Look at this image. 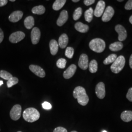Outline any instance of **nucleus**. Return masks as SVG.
<instances>
[{
	"label": "nucleus",
	"mask_w": 132,
	"mask_h": 132,
	"mask_svg": "<svg viewBox=\"0 0 132 132\" xmlns=\"http://www.w3.org/2000/svg\"><path fill=\"white\" fill-rule=\"evenodd\" d=\"M73 96L75 98L77 99L78 103L83 106L87 105L89 102V98L87 94L85 89L81 87H76L73 92Z\"/></svg>",
	"instance_id": "1"
},
{
	"label": "nucleus",
	"mask_w": 132,
	"mask_h": 132,
	"mask_svg": "<svg viewBox=\"0 0 132 132\" xmlns=\"http://www.w3.org/2000/svg\"><path fill=\"white\" fill-rule=\"evenodd\" d=\"M23 117L26 121L34 122L39 119L40 114L37 109L34 108H28L24 111Z\"/></svg>",
	"instance_id": "2"
},
{
	"label": "nucleus",
	"mask_w": 132,
	"mask_h": 132,
	"mask_svg": "<svg viewBox=\"0 0 132 132\" xmlns=\"http://www.w3.org/2000/svg\"><path fill=\"white\" fill-rule=\"evenodd\" d=\"M89 47L94 52L101 53L104 51L106 47V43L102 39L95 38L90 41Z\"/></svg>",
	"instance_id": "3"
},
{
	"label": "nucleus",
	"mask_w": 132,
	"mask_h": 132,
	"mask_svg": "<svg viewBox=\"0 0 132 132\" xmlns=\"http://www.w3.org/2000/svg\"><path fill=\"white\" fill-rule=\"evenodd\" d=\"M125 64V59L122 55L118 57L111 66V70L114 73H118L122 71Z\"/></svg>",
	"instance_id": "4"
},
{
	"label": "nucleus",
	"mask_w": 132,
	"mask_h": 132,
	"mask_svg": "<svg viewBox=\"0 0 132 132\" xmlns=\"http://www.w3.org/2000/svg\"><path fill=\"white\" fill-rule=\"evenodd\" d=\"M22 113V107L20 105L16 104L12 108L10 112V117L13 120H19Z\"/></svg>",
	"instance_id": "5"
},
{
	"label": "nucleus",
	"mask_w": 132,
	"mask_h": 132,
	"mask_svg": "<svg viewBox=\"0 0 132 132\" xmlns=\"http://www.w3.org/2000/svg\"><path fill=\"white\" fill-rule=\"evenodd\" d=\"M25 37V34L22 31H16L12 33L10 35L9 40L12 43H17L24 39Z\"/></svg>",
	"instance_id": "6"
},
{
	"label": "nucleus",
	"mask_w": 132,
	"mask_h": 132,
	"mask_svg": "<svg viewBox=\"0 0 132 132\" xmlns=\"http://www.w3.org/2000/svg\"><path fill=\"white\" fill-rule=\"evenodd\" d=\"M115 30L118 33V39L119 41H124L127 37V33L126 29L122 25L118 24L115 27Z\"/></svg>",
	"instance_id": "7"
},
{
	"label": "nucleus",
	"mask_w": 132,
	"mask_h": 132,
	"mask_svg": "<svg viewBox=\"0 0 132 132\" xmlns=\"http://www.w3.org/2000/svg\"><path fill=\"white\" fill-rule=\"evenodd\" d=\"M105 8V2L100 0L97 3L96 7L94 11V14L96 17H101L104 13V10Z\"/></svg>",
	"instance_id": "8"
},
{
	"label": "nucleus",
	"mask_w": 132,
	"mask_h": 132,
	"mask_svg": "<svg viewBox=\"0 0 132 132\" xmlns=\"http://www.w3.org/2000/svg\"><path fill=\"white\" fill-rule=\"evenodd\" d=\"M114 14V10L113 8L108 6L105 10L102 17V20L104 22H107L110 21Z\"/></svg>",
	"instance_id": "9"
},
{
	"label": "nucleus",
	"mask_w": 132,
	"mask_h": 132,
	"mask_svg": "<svg viewBox=\"0 0 132 132\" xmlns=\"http://www.w3.org/2000/svg\"><path fill=\"white\" fill-rule=\"evenodd\" d=\"M95 94L99 99H103L106 94L105 87L104 83L101 82L98 83L95 87Z\"/></svg>",
	"instance_id": "10"
},
{
	"label": "nucleus",
	"mask_w": 132,
	"mask_h": 132,
	"mask_svg": "<svg viewBox=\"0 0 132 132\" xmlns=\"http://www.w3.org/2000/svg\"><path fill=\"white\" fill-rule=\"evenodd\" d=\"M29 70L31 71L33 73H34L36 76H37L41 78H44L46 76L45 71L43 70L41 67L35 65H31L29 67Z\"/></svg>",
	"instance_id": "11"
},
{
	"label": "nucleus",
	"mask_w": 132,
	"mask_h": 132,
	"mask_svg": "<svg viewBox=\"0 0 132 132\" xmlns=\"http://www.w3.org/2000/svg\"><path fill=\"white\" fill-rule=\"evenodd\" d=\"M78 66L80 69L86 70L89 67V58L86 54H82L80 55L78 61Z\"/></svg>",
	"instance_id": "12"
},
{
	"label": "nucleus",
	"mask_w": 132,
	"mask_h": 132,
	"mask_svg": "<svg viewBox=\"0 0 132 132\" xmlns=\"http://www.w3.org/2000/svg\"><path fill=\"white\" fill-rule=\"evenodd\" d=\"M41 37V32L39 28L35 27L32 29L31 32V39L33 45L37 44Z\"/></svg>",
	"instance_id": "13"
},
{
	"label": "nucleus",
	"mask_w": 132,
	"mask_h": 132,
	"mask_svg": "<svg viewBox=\"0 0 132 132\" xmlns=\"http://www.w3.org/2000/svg\"><path fill=\"white\" fill-rule=\"evenodd\" d=\"M76 69H77V67L75 64H72L71 66H69L66 71L64 72V73H63L64 78L67 79H69L71 78L73 76H74L76 71Z\"/></svg>",
	"instance_id": "14"
},
{
	"label": "nucleus",
	"mask_w": 132,
	"mask_h": 132,
	"mask_svg": "<svg viewBox=\"0 0 132 132\" xmlns=\"http://www.w3.org/2000/svg\"><path fill=\"white\" fill-rule=\"evenodd\" d=\"M23 16V12L20 10H17L13 12L10 14L9 17L10 22L12 23H16L18 22L22 18Z\"/></svg>",
	"instance_id": "15"
},
{
	"label": "nucleus",
	"mask_w": 132,
	"mask_h": 132,
	"mask_svg": "<svg viewBox=\"0 0 132 132\" xmlns=\"http://www.w3.org/2000/svg\"><path fill=\"white\" fill-rule=\"evenodd\" d=\"M68 19V13L66 10L62 11L59 15V18L57 19L56 24L59 27H61L64 24H65Z\"/></svg>",
	"instance_id": "16"
},
{
	"label": "nucleus",
	"mask_w": 132,
	"mask_h": 132,
	"mask_svg": "<svg viewBox=\"0 0 132 132\" xmlns=\"http://www.w3.org/2000/svg\"><path fill=\"white\" fill-rule=\"evenodd\" d=\"M69 42V38L68 35L63 33L60 36L58 40V45L61 48H65Z\"/></svg>",
	"instance_id": "17"
},
{
	"label": "nucleus",
	"mask_w": 132,
	"mask_h": 132,
	"mask_svg": "<svg viewBox=\"0 0 132 132\" xmlns=\"http://www.w3.org/2000/svg\"><path fill=\"white\" fill-rule=\"evenodd\" d=\"M75 27L77 31L81 33H86L89 29V27L87 24H85L81 22L76 23L75 24Z\"/></svg>",
	"instance_id": "18"
},
{
	"label": "nucleus",
	"mask_w": 132,
	"mask_h": 132,
	"mask_svg": "<svg viewBox=\"0 0 132 132\" xmlns=\"http://www.w3.org/2000/svg\"><path fill=\"white\" fill-rule=\"evenodd\" d=\"M58 43L55 40H52L50 42V52L52 55H55L57 54L58 51Z\"/></svg>",
	"instance_id": "19"
},
{
	"label": "nucleus",
	"mask_w": 132,
	"mask_h": 132,
	"mask_svg": "<svg viewBox=\"0 0 132 132\" xmlns=\"http://www.w3.org/2000/svg\"><path fill=\"white\" fill-rule=\"evenodd\" d=\"M120 118L123 121L128 122L132 120V111H125L121 114Z\"/></svg>",
	"instance_id": "20"
},
{
	"label": "nucleus",
	"mask_w": 132,
	"mask_h": 132,
	"mask_svg": "<svg viewBox=\"0 0 132 132\" xmlns=\"http://www.w3.org/2000/svg\"><path fill=\"white\" fill-rule=\"evenodd\" d=\"M24 25L26 28L30 29L34 25V19L32 16H29L26 18L24 20Z\"/></svg>",
	"instance_id": "21"
},
{
	"label": "nucleus",
	"mask_w": 132,
	"mask_h": 132,
	"mask_svg": "<svg viewBox=\"0 0 132 132\" xmlns=\"http://www.w3.org/2000/svg\"><path fill=\"white\" fill-rule=\"evenodd\" d=\"M123 44L121 42H116L111 44L109 46V49L113 52H118L122 50Z\"/></svg>",
	"instance_id": "22"
},
{
	"label": "nucleus",
	"mask_w": 132,
	"mask_h": 132,
	"mask_svg": "<svg viewBox=\"0 0 132 132\" xmlns=\"http://www.w3.org/2000/svg\"><path fill=\"white\" fill-rule=\"evenodd\" d=\"M66 0H56L52 5L53 10L58 11L61 10L66 3Z\"/></svg>",
	"instance_id": "23"
},
{
	"label": "nucleus",
	"mask_w": 132,
	"mask_h": 132,
	"mask_svg": "<svg viewBox=\"0 0 132 132\" xmlns=\"http://www.w3.org/2000/svg\"><path fill=\"white\" fill-rule=\"evenodd\" d=\"M93 15H94V10L92 7H90L88 10H87L85 12V20L88 22L90 23L93 19Z\"/></svg>",
	"instance_id": "24"
},
{
	"label": "nucleus",
	"mask_w": 132,
	"mask_h": 132,
	"mask_svg": "<svg viewBox=\"0 0 132 132\" xmlns=\"http://www.w3.org/2000/svg\"><path fill=\"white\" fill-rule=\"evenodd\" d=\"M33 14L42 15L45 12L46 9L43 5H38L34 7L31 10Z\"/></svg>",
	"instance_id": "25"
},
{
	"label": "nucleus",
	"mask_w": 132,
	"mask_h": 132,
	"mask_svg": "<svg viewBox=\"0 0 132 132\" xmlns=\"http://www.w3.org/2000/svg\"><path fill=\"white\" fill-rule=\"evenodd\" d=\"M89 71L91 73H95L98 70V64L95 60H92L89 64Z\"/></svg>",
	"instance_id": "26"
},
{
	"label": "nucleus",
	"mask_w": 132,
	"mask_h": 132,
	"mask_svg": "<svg viewBox=\"0 0 132 132\" xmlns=\"http://www.w3.org/2000/svg\"><path fill=\"white\" fill-rule=\"evenodd\" d=\"M117 55L116 54H112L109 55L103 61V63L105 65H109L111 63H113L114 61L117 58Z\"/></svg>",
	"instance_id": "27"
},
{
	"label": "nucleus",
	"mask_w": 132,
	"mask_h": 132,
	"mask_svg": "<svg viewBox=\"0 0 132 132\" xmlns=\"http://www.w3.org/2000/svg\"><path fill=\"white\" fill-rule=\"evenodd\" d=\"M0 77L5 80H9L11 79L13 76L10 72L6 71L1 70L0 71Z\"/></svg>",
	"instance_id": "28"
},
{
	"label": "nucleus",
	"mask_w": 132,
	"mask_h": 132,
	"mask_svg": "<svg viewBox=\"0 0 132 132\" xmlns=\"http://www.w3.org/2000/svg\"><path fill=\"white\" fill-rule=\"evenodd\" d=\"M82 14V9H81V7H79L75 10L73 14V19L75 21L78 20L80 18Z\"/></svg>",
	"instance_id": "29"
},
{
	"label": "nucleus",
	"mask_w": 132,
	"mask_h": 132,
	"mask_svg": "<svg viewBox=\"0 0 132 132\" xmlns=\"http://www.w3.org/2000/svg\"><path fill=\"white\" fill-rule=\"evenodd\" d=\"M19 82V79L16 77H12L7 81V86L8 88H11L13 86L17 84Z\"/></svg>",
	"instance_id": "30"
},
{
	"label": "nucleus",
	"mask_w": 132,
	"mask_h": 132,
	"mask_svg": "<svg viewBox=\"0 0 132 132\" xmlns=\"http://www.w3.org/2000/svg\"><path fill=\"white\" fill-rule=\"evenodd\" d=\"M67 61L64 58H60L57 60L56 66L59 69H64L66 67Z\"/></svg>",
	"instance_id": "31"
},
{
	"label": "nucleus",
	"mask_w": 132,
	"mask_h": 132,
	"mask_svg": "<svg viewBox=\"0 0 132 132\" xmlns=\"http://www.w3.org/2000/svg\"><path fill=\"white\" fill-rule=\"evenodd\" d=\"M74 49L71 47H67L65 51V55L68 58L71 59L72 58L74 54Z\"/></svg>",
	"instance_id": "32"
},
{
	"label": "nucleus",
	"mask_w": 132,
	"mask_h": 132,
	"mask_svg": "<svg viewBox=\"0 0 132 132\" xmlns=\"http://www.w3.org/2000/svg\"><path fill=\"white\" fill-rule=\"evenodd\" d=\"M42 105L43 108L46 110H50L52 108V105L50 104L49 102H46V101L43 103Z\"/></svg>",
	"instance_id": "33"
},
{
	"label": "nucleus",
	"mask_w": 132,
	"mask_h": 132,
	"mask_svg": "<svg viewBox=\"0 0 132 132\" xmlns=\"http://www.w3.org/2000/svg\"><path fill=\"white\" fill-rule=\"evenodd\" d=\"M126 98L128 99V100L132 102V87L128 90L127 94H126Z\"/></svg>",
	"instance_id": "34"
},
{
	"label": "nucleus",
	"mask_w": 132,
	"mask_h": 132,
	"mask_svg": "<svg viewBox=\"0 0 132 132\" xmlns=\"http://www.w3.org/2000/svg\"><path fill=\"white\" fill-rule=\"evenodd\" d=\"M125 9L126 10H132V0H129L125 5Z\"/></svg>",
	"instance_id": "35"
},
{
	"label": "nucleus",
	"mask_w": 132,
	"mask_h": 132,
	"mask_svg": "<svg viewBox=\"0 0 132 132\" xmlns=\"http://www.w3.org/2000/svg\"><path fill=\"white\" fill-rule=\"evenodd\" d=\"M53 132H68V131L65 128L58 127L54 129Z\"/></svg>",
	"instance_id": "36"
},
{
	"label": "nucleus",
	"mask_w": 132,
	"mask_h": 132,
	"mask_svg": "<svg viewBox=\"0 0 132 132\" xmlns=\"http://www.w3.org/2000/svg\"><path fill=\"white\" fill-rule=\"evenodd\" d=\"M95 0H85L84 1V3L86 6H89L95 3Z\"/></svg>",
	"instance_id": "37"
},
{
	"label": "nucleus",
	"mask_w": 132,
	"mask_h": 132,
	"mask_svg": "<svg viewBox=\"0 0 132 132\" xmlns=\"http://www.w3.org/2000/svg\"><path fill=\"white\" fill-rule=\"evenodd\" d=\"M4 38V34L2 29L0 28V43L2 42Z\"/></svg>",
	"instance_id": "38"
},
{
	"label": "nucleus",
	"mask_w": 132,
	"mask_h": 132,
	"mask_svg": "<svg viewBox=\"0 0 132 132\" xmlns=\"http://www.w3.org/2000/svg\"><path fill=\"white\" fill-rule=\"evenodd\" d=\"M8 3L7 0H0V7L4 6L6 5Z\"/></svg>",
	"instance_id": "39"
},
{
	"label": "nucleus",
	"mask_w": 132,
	"mask_h": 132,
	"mask_svg": "<svg viewBox=\"0 0 132 132\" xmlns=\"http://www.w3.org/2000/svg\"><path fill=\"white\" fill-rule=\"evenodd\" d=\"M129 65L130 68L132 69V54L131 55L129 59Z\"/></svg>",
	"instance_id": "40"
},
{
	"label": "nucleus",
	"mask_w": 132,
	"mask_h": 132,
	"mask_svg": "<svg viewBox=\"0 0 132 132\" xmlns=\"http://www.w3.org/2000/svg\"><path fill=\"white\" fill-rule=\"evenodd\" d=\"M129 22L132 24V15H131L129 18Z\"/></svg>",
	"instance_id": "41"
},
{
	"label": "nucleus",
	"mask_w": 132,
	"mask_h": 132,
	"mask_svg": "<svg viewBox=\"0 0 132 132\" xmlns=\"http://www.w3.org/2000/svg\"><path fill=\"white\" fill-rule=\"evenodd\" d=\"M72 1L73 2H75V3H77V2H79V0H72Z\"/></svg>",
	"instance_id": "42"
},
{
	"label": "nucleus",
	"mask_w": 132,
	"mask_h": 132,
	"mask_svg": "<svg viewBox=\"0 0 132 132\" xmlns=\"http://www.w3.org/2000/svg\"><path fill=\"white\" fill-rule=\"evenodd\" d=\"M3 81H1V80H0V86H1V85H3Z\"/></svg>",
	"instance_id": "43"
},
{
	"label": "nucleus",
	"mask_w": 132,
	"mask_h": 132,
	"mask_svg": "<svg viewBox=\"0 0 132 132\" xmlns=\"http://www.w3.org/2000/svg\"><path fill=\"white\" fill-rule=\"evenodd\" d=\"M118 1L119 2H123V0H118Z\"/></svg>",
	"instance_id": "44"
},
{
	"label": "nucleus",
	"mask_w": 132,
	"mask_h": 132,
	"mask_svg": "<svg viewBox=\"0 0 132 132\" xmlns=\"http://www.w3.org/2000/svg\"><path fill=\"white\" fill-rule=\"evenodd\" d=\"M10 2H14L15 1V0H10Z\"/></svg>",
	"instance_id": "45"
},
{
	"label": "nucleus",
	"mask_w": 132,
	"mask_h": 132,
	"mask_svg": "<svg viewBox=\"0 0 132 132\" xmlns=\"http://www.w3.org/2000/svg\"><path fill=\"white\" fill-rule=\"evenodd\" d=\"M71 132H77V131H71Z\"/></svg>",
	"instance_id": "46"
},
{
	"label": "nucleus",
	"mask_w": 132,
	"mask_h": 132,
	"mask_svg": "<svg viewBox=\"0 0 132 132\" xmlns=\"http://www.w3.org/2000/svg\"><path fill=\"white\" fill-rule=\"evenodd\" d=\"M107 132V131H105V130H104V131H103V132Z\"/></svg>",
	"instance_id": "47"
},
{
	"label": "nucleus",
	"mask_w": 132,
	"mask_h": 132,
	"mask_svg": "<svg viewBox=\"0 0 132 132\" xmlns=\"http://www.w3.org/2000/svg\"><path fill=\"white\" fill-rule=\"evenodd\" d=\"M21 132V131H18V132Z\"/></svg>",
	"instance_id": "48"
},
{
	"label": "nucleus",
	"mask_w": 132,
	"mask_h": 132,
	"mask_svg": "<svg viewBox=\"0 0 132 132\" xmlns=\"http://www.w3.org/2000/svg\"><path fill=\"white\" fill-rule=\"evenodd\" d=\"M0 131H1V128H0Z\"/></svg>",
	"instance_id": "49"
}]
</instances>
